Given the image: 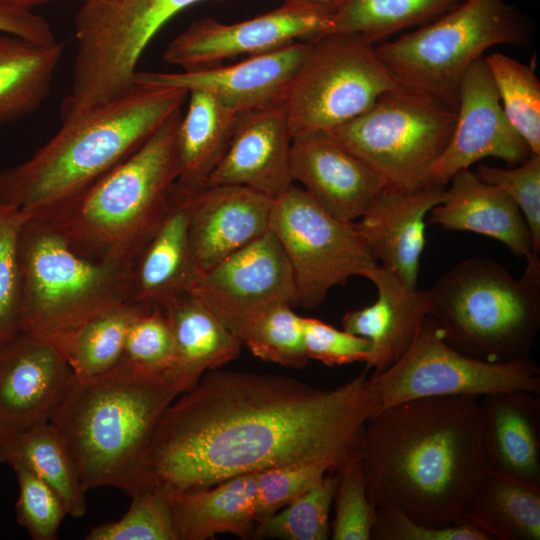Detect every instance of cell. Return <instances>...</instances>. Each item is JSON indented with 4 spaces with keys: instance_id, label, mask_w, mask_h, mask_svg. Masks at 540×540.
<instances>
[{
    "instance_id": "obj_37",
    "label": "cell",
    "mask_w": 540,
    "mask_h": 540,
    "mask_svg": "<svg viewBox=\"0 0 540 540\" xmlns=\"http://www.w3.org/2000/svg\"><path fill=\"white\" fill-rule=\"evenodd\" d=\"M174 365V338L164 309L143 306L131 323L117 366L175 384Z\"/></svg>"
},
{
    "instance_id": "obj_41",
    "label": "cell",
    "mask_w": 540,
    "mask_h": 540,
    "mask_svg": "<svg viewBox=\"0 0 540 540\" xmlns=\"http://www.w3.org/2000/svg\"><path fill=\"white\" fill-rule=\"evenodd\" d=\"M18 483L16 518L34 540H54L67 514L59 496L41 479L18 463H9Z\"/></svg>"
},
{
    "instance_id": "obj_32",
    "label": "cell",
    "mask_w": 540,
    "mask_h": 540,
    "mask_svg": "<svg viewBox=\"0 0 540 540\" xmlns=\"http://www.w3.org/2000/svg\"><path fill=\"white\" fill-rule=\"evenodd\" d=\"M143 305L127 301L73 330L57 346L79 381L112 371L120 362L129 328Z\"/></svg>"
},
{
    "instance_id": "obj_21",
    "label": "cell",
    "mask_w": 540,
    "mask_h": 540,
    "mask_svg": "<svg viewBox=\"0 0 540 540\" xmlns=\"http://www.w3.org/2000/svg\"><path fill=\"white\" fill-rule=\"evenodd\" d=\"M292 134L283 102L239 115L207 185H239L276 199L290 185Z\"/></svg>"
},
{
    "instance_id": "obj_25",
    "label": "cell",
    "mask_w": 540,
    "mask_h": 540,
    "mask_svg": "<svg viewBox=\"0 0 540 540\" xmlns=\"http://www.w3.org/2000/svg\"><path fill=\"white\" fill-rule=\"evenodd\" d=\"M489 471L540 484V396L513 390L481 397Z\"/></svg>"
},
{
    "instance_id": "obj_46",
    "label": "cell",
    "mask_w": 540,
    "mask_h": 540,
    "mask_svg": "<svg viewBox=\"0 0 540 540\" xmlns=\"http://www.w3.org/2000/svg\"><path fill=\"white\" fill-rule=\"evenodd\" d=\"M371 539L374 540H490L481 530L462 523L445 527L431 526L413 519L396 506L376 508Z\"/></svg>"
},
{
    "instance_id": "obj_29",
    "label": "cell",
    "mask_w": 540,
    "mask_h": 540,
    "mask_svg": "<svg viewBox=\"0 0 540 540\" xmlns=\"http://www.w3.org/2000/svg\"><path fill=\"white\" fill-rule=\"evenodd\" d=\"M189 102L176 135V190L190 195L205 187L223 158L240 114L202 90L188 91Z\"/></svg>"
},
{
    "instance_id": "obj_34",
    "label": "cell",
    "mask_w": 540,
    "mask_h": 540,
    "mask_svg": "<svg viewBox=\"0 0 540 540\" xmlns=\"http://www.w3.org/2000/svg\"><path fill=\"white\" fill-rule=\"evenodd\" d=\"M13 462L26 467L47 484L62 500L68 515L75 518L85 515L87 491L50 422L34 428L20 441L7 464Z\"/></svg>"
},
{
    "instance_id": "obj_36",
    "label": "cell",
    "mask_w": 540,
    "mask_h": 540,
    "mask_svg": "<svg viewBox=\"0 0 540 540\" xmlns=\"http://www.w3.org/2000/svg\"><path fill=\"white\" fill-rule=\"evenodd\" d=\"M338 472H328L300 497L256 522L252 538L325 540L329 537V514Z\"/></svg>"
},
{
    "instance_id": "obj_39",
    "label": "cell",
    "mask_w": 540,
    "mask_h": 540,
    "mask_svg": "<svg viewBox=\"0 0 540 540\" xmlns=\"http://www.w3.org/2000/svg\"><path fill=\"white\" fill-rule=\"evenodd\" d=\"M132 497L126 513L114 522L95 526L86 540H179L169 493L150 487Z\"/></svg>"
},
{
    "instance_id": "obj_6",
    "label": "cell",
    "mask_w": 540,
    "mask_h": 540,
    "mask_svg": "<svg viewBox=\"0 0 540 540\" xmlns=\"http://www.w3.org/2000/svg\"><path fill=\"white\" fill-rule=\"evenodd\" d=\"M429 316L457 351L488 362L529 357L540 328V259L520 279L499 262L471 257L428 289Z\"/></svg>"
},
{
    "instance_id": "obj_47",
    "label": "cell",
    "mask_w": 540,
    "mask_h": 540,
    "mask_svg": "<svg viewBox=\"0 0 540 540\" xmlns=\"http://www.w3.org/2000/svg\"><path fill=\"white\" fill-rule=\"evenodd\" d=\"M0 33L51 45L57 42L49 23L40 15L0 2Z\"/></svg>"
},
{
    "instance_id": "obj_27",
    "label": "cell",
    "mask_w": 540,
    "mask_h": 540,
    "mask_svg": "<svg viewBox=\"0 0 540 540\" xmlns=\"http://www.w3.org/2000/svg\"><path fill=\"white\" fill-rule=\"evenodd\" d=\"M167 492L179 540H208L222 533L242 539L252 537L256 524L255 472L203 489Z\"/></svg>"
},
{
    "instance_id": "obj_18",
    "label": "cell",
    "mask_w": 540,
    "mask_h": 540,
    "mask_svg": "<svg viewBox=\"0 0 540 540\" xmlns=\"http://www.w3.org/2000/svg\"><path fill=\"white\" fill-rule=\"evenodd\" d=\"M310 42H294L227 66L180 72H140L134 83L202 90L237 114L283 102Z\"/></svg>"
},
{
    "instance_id": "obj_35",
    "label": "cell",
    "mask_w": 540,
    "mask_h": 540,
    "mask_svg": "<svg viewBox=\"0 0 540 540\" xmlns=\"http://www.w3.org/2000/svg\"><path fill=\"white\" fill-rule=\"evenodd\" d=\"M484 60L508 121L531 152L540 155V81L534 69L498 52Z\"/></svg>"
},
{
    "instance_id": "obj_19",
    "label": "cell",
    "mask_w": 540,
    "mask_h": 540,
    "mask_svg": "<svg viewBox=\"0 0 540 540\" xmlns=\"http://www.w3.org/2000/svg\"><path fill=\"white\" fill-rule=\"evenodd\" d=\"M290 164L293 183L300 182L324 211L343 222L359 219L387 186L326 131L293 136Z\"/></svg>"
},
{
    "instance_id": "obj_9",
    "label": "cell",
    "mask_w": 540,
    "mask_h": 540,
    "mask_svg": "<svg viewBox=\"0 0 540 540\" xmlns=\"http://www.w3.org/2000/svg\"><path fill=\"white\" fill-rule=\"evenodd\" d=\"M456 110L439 99L398 84L366 111L330 131L388 187L418 190L451 138Z\"/></svg>"
},
{
    "instance_id": "obj_12",
    "label": "cell",
    "mask_w": 540,
    "mask_h": 540,
    "mask_svg": "<svg viewBox=\"0 0 540 540\" xmlns=\"http://www.w3.org/2000/svg\"><path fill=\"white\" fill-rule=\"evenodd\" d=\"M269 230L289 262L295 306L315 308L333 287L378 265L355 221L334 218L294 183L273 200Z\"/></svg>"
},
{
    "instance_id": "obj_42",
    "label": "cell",
    "mask_w": 540,
    "mask_h": 540,
    "mask_svg": "<svg viewBox=\"0 0 540 540\" xmlns=\"http://www.w3.org/2000/svg\"><path fill=\"white\" fill-rule=\"evenodd\" d=\"M334 540H370L376 520V507L367 496L360 460L338 471L335 490Z\"/></svg>"
},
{
    "instance_id": "obj_30",
    "label": "cell",
    "mask_w": 540,
    "mask_h": 540,
    "mask_svg": "<svg viewBox=\"0 0 540 540\" xmlns=\"http://www.w3.org/2000/svg\"><path fill=\"white\" fill-rule=\"evenodd\" d=\"M64 45L0 33V125L36 111L50 93Z\"/></svg>"
},
{
    "instance_id": "obj_31",
    "label": "cell",
    "mask_w": 540,
    "mask_h": 540,
    "mask_svg": "<svg viewBox=\"0 0 540 540\" xmlns=\"http://www.w3.org/2000/svg\"><path fill=\"white\" fill-rule=\"evenodd\" d=\"M464 522L490 540H539L540 484L489 471Z\"/></svg>"
},
{
    "instance_id": "obj_15",
    "label": "cell",
    "mask_w": 540,
    "mask_h": 540,
    "mask_svg": "<svg viewBox=\"0 0 540 540\" xmlns=\"http://www.w3.org/2000/svg\"><path fill=\"white\" fill-rule=\"evenodd\" d=\"M74 381L54 342L22 331L0 341V463L31 430L51 421Z\"/></svg>"
},
{
    "instance_id": "obj_5",
    "label": "cell",
    "mask_w": 540,
    "mask_h": 540,
    "mask_svg": "<svg viewBox=\"0 0 540 540\" xmlns=\"http://www.w3.org/2000/svg\"><path fill=\"white\" fill-rule=\"evenodd\" d=\"M167 380L116 366L75 381L50 423L86 491L110 486L133 496L143 490V460L154 428L180 395Z\"/></svg>"
},
{
    "instance_id": "obj_28",
    "label": "cell",
    "mask_w": 540,
    "mask_h": 540,
    "mask_svg": "<svg viewBox=\"0 0 540 540\" xmlns=\"http://www.w3.org/2000/svg\"><path fill=\"white\" fill-rule=\"evenodd\" d=\"M175 344L174 382L183 393L208 371L236 359L241 339L189 293L162 306Z\"/></svg>"
},
{
    "instance_id": "obj_23",
    "label": "cell",
    "mask_w": 540,
    "mask_h": 540,
    "mask_svg": "<svg viewBox=\"0 0 540 540\" xmlns=\"http://www.w3.org/2000/svg\"><path fill=\"white\" fill-rule=\"evenodd\" d=\"M377 289V299L369 306L347 312L343 329L367 338L372 351L367 368L377 374L396 362L410 347L429 317L428 289H411L391 271L377 265L364 273Z\"/></svg>"
},
{
    "instance_id": "obj_4",
    "label": "cell",
    "mask_w": 540,
    "mask_h": 540,
    "mask_svg": "<svg viewBox=\"0 0 540 540\" xmlns=\"http://www.w3.org/2000/svg\"><path fill=\"white\" fill-rule=\"evenodd\" d=\"M181 116L182 108L89 188L31 216L58 232L81 255L132 267L173 202Z\"/></svg>"
},
{
    "instance_id": "obj_14",
    "label": "cell",
    "mask_w": 540,
    "mask_h": 540,
    "mask_svg": "<svg viewBox=\"0 0 540 540\" xmlns=\"http://www.w3.org/2000/svg\"><path fill=\"white\" fill-rule=\"evenodd\" d=\"M331 7L309 1H285L254 18L226 24L212 18L193 22L163 52V61L182 71L220 65L226 59L254 56L325 34Z\"/></svg>"
},
{
    "instance_id": "obj_48",
    "label": "cell",
    "mask_w": 540,
    "mask_h": 540,
    "mask_svg": "<svg viewBox=\"0 0 540 540\" xmlns=\"http://www.w3.org/2000/svg\"><path fill=\"white\" fill-rule=\"evenodd\" d=\"M59 0H0V2L25 10H32V8L44 5L50 2Z\"/></svg>"
},
{
    "instance_id": "obj_22",
    "label": "cell",
    "mask_w": 540,
    "mask_h": 540,
    "mask_svg": "<svg viewBox=\"0 0 540 540\" xmlns=\"http://www.w3.org/2000/svg\"><path fill=\"white\" fill-rule=\"evenodd\" d=\"M447 185L413 191L386 186L355 225L372 255L404 285L417 289L425 247V216L441 203Z\"/></svg>"
},
{
    "instance_id": "obj_40",
    "label": "cell",
    "mask_w": 540,
    "mask_h": 540,
    "mask_svg": "<svg viewBox=\"0 0 540 540\" xmlns=\"http://www.w3.org/2000/svg\"><path fill=\"white\" fill-rule=\"evenodd\" d=\"M29 217L0 201V341L19 332V241Z\"/></svg>"
},
{
    "instance_id": "obj_26",
    "label": "cell",
    "mask_w": 540,
    "mask_h": 540,
    "mask_svg": "<svg viewBox=\"0 0 540 540\" xmlns=\"http://www.w3.org/2000/svg\"><path fill=\"white\" fill-rule=\"evenodd\" d=\"M199 274L187 239V196L175 188L167 214L132 266L129 301L162 307L187 294Z\"/></svg>"
},
{
    "instance_id": "obj_13",
    "label": "cell",
    "mask_w": 540,
    "mask_h": 540,
    "mask_svg": "<svg viewBox=\"0 0 540 540\" xmlns=\"http://www.w3.org/2000/svg\"><path fill=\"white\" fill-rule=\"evenodd\" d=\"M370 379L379 397V410L427 397L481 398L513 390L540 394V368L530 357L488 362L463 354L443 340L430 316L408 350Z\"/></svg>"
},
{
    "instance_id": "obj_10",
    "label": "cell",
    "mask_w": 540,
    "mask_h": 540,
    "mask_svg": "<svg viewBox=\"0 0 540 540\" xmlns=\"http://www.w3.org/2000/svg\"><path fill=\"white\" fill-rule=\"evenodd\" d=\"M204 0H83L74 18L76 53L66 110L79 113L132 88L138 62L160 29Z\"/></svg>"
},
{
    "instance_id": "obj_24",
    "label": "cell",
    "mask_w": 540,
    "mask_h": 540,
    "mask_svg": "<svg viewBox=\"0 0 540 540\" xmlns=\"http://www.w3.org/2000/svg\"><path fill=\"white\" fill-rule=\"evenodd\" d=\"M449 182L441 203L430 210V223L494 238L527 261L539 255L533 251L520 209L506 193L469 169L457 172Z\"/></svg>"
},
{
    "instance_id": "obj_43",
    "label": "cell",
    "mask_w": 540,
    "mask_h": 540,
    "mask_svg": "<svg viewBox=\"0 0 540 540\" xmlns=\"http://www.w3.org/2000/svg\"><path fill=\"white\" fill-rule=\"evenodd\" d=\"M475 174L506 193L520 209L529 228L533 251L540 253V155L511 168L480 164Z\"/></svg>"
},
{
    "instance_id": "obj_38",
    "label": "cell",
    "mask_w": 540,
    "mask_h": 540,
    "mask_svg": "<svg viewBox=\"0 0 540 540\" xmlns=\"http://www.w3.org/2000/svg\"><path fill=\"white\" fill-rule=\"evenodd\" d=\"M290 304H278L260 313L243 329L240 339L259 359L284 367L303 368L307 357L302 317Z\"/></svg>"
},
{
    "instance_id": "obj_33",
    "label": "cell",
    "mask_w": 540,
    "mask_h": 540,
    "mask_svg": "<svg viewBox=\"0 0 540 540\" xmlns=\"http://www.w3.org/2000/svg\"><path fill=\"white\" fill-rule=\"evenodd\" d=\"M464 0H338L326 33H355L376 43L420 27ZM325 33V34H326Z\"/></svg>"
},
{
    "instance_id": "obj_3",
    "label": "cell",
    "mask_w": 540,
    "mask_h": 540,
    "mask_svg": "<svg viewBox=\"0 0 540 540\" xmlns=\"http://www.w3.org/2000/svg\"><path fill=\"white\" fill-rule=\"evenodd\" d=\"M187 97L182 88L135 83L112 101L62 119L29 159L0 170V201L31 216L77 196L137 151Z\"/></svg>"
},
{
    "instance_id": "obj_8",
    "label": "cell",
    "mask_w": 540,
    "mask_h": 540,
    "mask_svg": "<svg viewBox=\"0 0 540 540\" xmlns=\"http://www.w3.org/2000/svg\"><path fill=\"white\" fill-rule=\"evenodd\" d=\"M533 36L532 22L507 0H464L375 49L398 84L456 110L461 82L486 50L503 44L528 46Z\"/></svg>"
},
{
    "instance_id": "obj_16",
    "label": "cell",
    "mask_w": 540,
    "mask_h": 540,
    "mask_svg": "<svg viewBox=\"0 0 540 540\" xmlns=\"http://www.w3.org/2000/svg\"><path fill=\"white\" fill-rule=\"evenodd\" d=\"M188 293L239 338L260 313L296 301L289 262L270 230L201 272Z\"/></svg>"
},
{
    "instance_id": "obj_20",
    "label": "cell",
    "mask_w": 540,
    "mask_h": 540,
    "mask_svg": "<svg viewBox=\"0 0 540 540\" xmlns=\"http://www.w3.org/2000/svg\"><path fill=\"white\" fill-rule=\"evenodd\" d=\"M186 196L188 245L200 273L269 231L273 199L253 189L207 185Z\"/></svg>"
},
{
    "instance_id": "obj_7",
    "label": "cell",
    "mask_w": 540,
    "mask_h": 540,
    "mask_svg": "<svg viewBox=\"0 0 540 540\" xmlns=\"http://www.w3.org/2000/svg\"><path fill=\"white\" fill-rule=\"evenodd\" d=\"M132 267L78 253L30 216L19 241V331L56 345L88 319L129 301Z\"/></svg>"
},
{
    "instance_id": "obj_49",
    "label": "cell",
    "mask_w": 540,
    "mask_h": 540,
    "mask_svg": "<svg viewBox=\"0 0 540 540\" xmlns=\"http://www.w3.org/2000/svg\"><path fill=\"white\" fill-rule=\"evenodd\" d=\"M285 1H309V2L320 3V4H324V5H328L332 7L338 0H285Z\"/></svg>"
},
{
    "instance_id": "obj_17",
    "label": "cell",
    "mask_w": 540,
    "mask_h": 540,
    "mask_svg": "<svg viewBox=\"0 0 540 540\" xmlns=\"http://www.w3.org/2000/svg\"><path fill=\"white\" fill-rule=\"evenodd\" d=\"M531 154L508 121L485 60L480 58L461 82L454 129L431 169L429 183L447 185L457 172L483 158L493 157L517 166Z\"/></svg>"
},
{
    "instance_id": "obj_1",
    "label": "cell",
    "mask_w": 540,
    "mask_h": 540,
    "mask_svg": "<svg viewBox=\"0 0 540 540\" xmlns=\"http://www.w3.org/2000/svg\"><path fill=\"white\" fill-rule=\"evenodd\" d=\"M379 408L368 368L331 389L284 375L208 371L157 422L144 489L198 490L293 463L338 472L360 460L365 426Z\"/></svg>"
},
{
    "instance_id": "obj_45",
    "label": "cell",
    "mask_w": 540,
    "mask_h": 540,
    "mask_svg": "<svg viewBox=\"0 0 540 540\" xmlns=\"http://www.w3.org/2000/svg\"><path fill=\"white\" fill-rule=\"evenodd\" d=\"M303 338L307 357L327 366L353 362L367 363L371 342L346 330L311 317H302Z\"/></svg>"
},
{
    "instance_id": "obj_2",
    "label": "cell",
    "mask_w": 540,
    "mask_h": 540,
    "mask_svg": "<svg viewBox=\"0 0 540 540\" xmlns=\"http://www.w3.org/2000/svg\"><path fill=\"white\" fill-rule=\"evenodd\" d=\"M360 463L376 508L396 506L436 527L465 523L489 473L480 398L427 397L378 410L365 426Z\"/></svg>"
},
{
    "instance_id": "obj_11",
    "label": "cell",
    "mask_w": 540,
    "mask_h": 540,
    "mask_svg": "<svg viewBox=\"0 0 540 540\" xmlns=\"http://www.w3.org/2000/svg\"><path fill=\"white\" fill-rule=\"evenodd\" d=\"M283 100L292 137L330 132L396 87L375 43L355 33L315 37Z\"/></svg>"
},
{
    "instance_id": "obj_44",
    "label": "cell",
    "mask_w": 540,
    "mask_h": 540,
    "mask_svg": "<svg viewBox=\"0 0 540 540\" xmlns=\"http://www.w3.org/2000/svg\"><path fill=\"white\" fill-rule=\"evenodd\" d=\"M332 472L321 462L293 463L256 473V522L279 511Z\"/></svg>"
}]
</instances>
